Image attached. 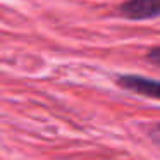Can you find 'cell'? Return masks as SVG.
<instances>
[{
    "label": "cell",
    "mask_w": 160,
    "mask_h": 160,
    "mask_svg": "<svg viewBox=\"0 0 160 160\" xmlns=\"http://www.w3.org/2000/svg\"><path fill=\"white\" fill-rule=\"evenodd\" d=\"M117 83H119V86L124 88V90H129V91H134V93H139V95H145V97L160 100V81H157V79L128 74V76L119 78Z\"/></svg>",
    "instance_id": "1"
},
{
    "label": "cell",
    "mask_w": 160,
    "mask_h": 160,
    "mask_svg": "<svg viewBox=\"0 0 160 160\" xmlns=\"http://www.w3.org/2000/svg\"><path fill=\"white\" fill-rule=\"evenodd\" d=\"M119 11L129 19H152L160 16V0H128Z\"/></svg>",
    "instance_id": "2"
},
{
    "label": "cell",
    "mask_w": 160,
    "mask_h": 160,
    "mask_svg": "<svg viewBox=\"0 0 160 160\" xmlns=\"http://www.w3.org/2000/svg\"><path fill=\"white\" fill-rule=\"evenodd\" d=\"M146 59L150 60V62L157 64V66H160V47H157V48H152L148 53H146Z\"/></svg>",
    "instance_id": "3"
}]
</instances>
